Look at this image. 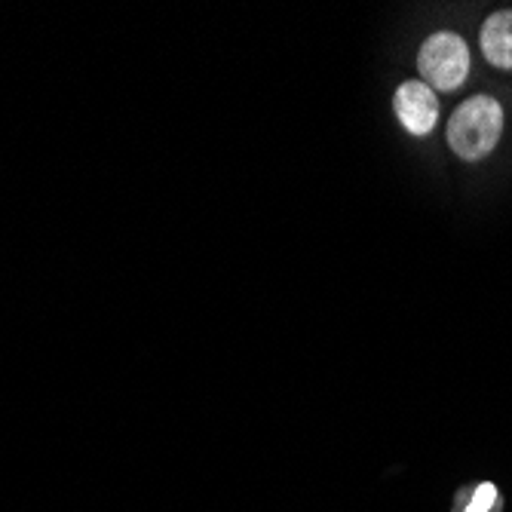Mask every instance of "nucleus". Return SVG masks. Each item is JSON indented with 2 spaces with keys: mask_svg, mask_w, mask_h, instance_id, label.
<instances>
[{
  "mask_svg": "<svg viewBox=\"0 0 512 512\" xmlns=\"http://www.w3.org/2000/svg\"><path fill=\"white\" fill-rule=\"evenodd\" d=\"M500 132H503V108L488 96H476L454 111L448 123V145L463 160H482L497 148Z\"/></svg>",
  "mask_w": 512,
  "mask_h": 512,
  "instance_id": "obj_1",
  "label": "nucleus"
},
{
  "mask_svg": "<svg viewBox=\"0 0 512 512\" xmlns=\"http://www.w3.org/2000/svg\"><path fill=\"white\" fill-rule=\"evenodd\" d=\"M417 65H421V74L430 86L451 92L470 74V50H467V43H463V37L451 31H439L421 46Z\"/></svg>",
  "mask_w": 512,
  "mask_h": 512,
  "instance_id": "obj_2",
  "label": "nucleus"
},
{
  "mask_svg": "<svg viewBox=\"0 0 512 512\" xmlns=\"http://www.w3.org/2000/svg\"><path fill=\"white\" fill-rule=\"evenodd\" d=\"M396 117L402 120V126L414 135H427L433 132L436 120H439V99L436 92L427 83H417L408 80L396 89V99H393Z\"/></svg>",
  "mask_w": 512,
  "mask_h": 512,
  "instance_id": "obj_3",
  "label": "nucleus"
},
{
  "mask_svg": "<svg viewBox=\"0 0 512 512\" xmlns=\"http://www.w3.org/2000/svg\"><path fill=\"white\" fill-rule=\"evenodd\" d=\"M482 53L497 68H512V10L494 13L482 28Z\"/></svg>",
  "mask_w": 512,
  "mask_h": 512,
  "instance_id": "obj_4",
  "label": "nucleus"
},
{
  "mask_svg": "<svg viewBox=\"0 0 512 512\" xmlns=\"http://www.w3.org/2000/svg\"><path fill=\"white\" fill-rule=\"evenodd\" d=\"M494 500H497V488H494L491 482H485V485L476 488L473 503L467 506V512H488V509L494 506Z\"/></svg>",
  "mask_w": 512,
  "mask_h": 512,
  "instance_id": "obj_5",
  "label": "nucleus"
}]
</instances>
